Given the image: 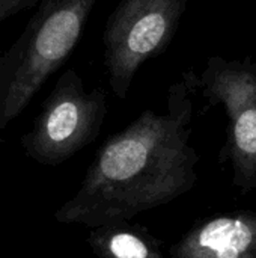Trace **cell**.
Returning a JSON list of instances; mask_svg holds the SVG:
<instances>
[{"label": "cell", "instance_id": "cell-1", "mask_svg": "<svg viewBox=\"0 0 256 258\" xmlns=\"http://www.w3.org/2000/svg\"><path fill=\"white\" fill-rule=\"evenodd\" d=\"M192 113L189 82L174 83L164 113L143 110L103 144L77 194L54 219L95 228L131 221L187 194L198 163L190 145Z\"/></svg>", "mask_w": 256, "mask_h": 258}, {"label": "cell", "instance_id": "cell-2", "mask_svg": "<svg viewBox=\"0 0 256 258\" xmlns=\"http://www.w3.org/2000/svg\"><path fill=\"white\" fill-rule=\"evenodd\" d=\"M97 0H39L35 14L0 56V130L29 106L81 38Z\"/></svg>", "mask_w": 256, "mask_h": 258}, {"label": "cell", "instance_id": "cell-3", "mask_svg": "<svg viewBox=\"0 0 256 258\" xmlns=\"http://www.w3.org/2000/svg\"><path fill=\"white\" fill-rule=\"evenodd\" d=\"M106 115L104 91H86L78 73L66 70L42 103L32 128L23 135L21 145L41 165L63 163L98 138Z\"/></svg>", "mask_w": 256, "mask_h": 258}, {"label": "cell", "instance_id": "cell-4", "mask_svg": "<svg viewBox=\"0 0 256 258\" xmlns=\"http://www.w3.org/2000/svg\"><path fill=\"white\" fill-rule=\"evenodd\" d=\"M187 0H121L104 29V65L110 88L125 98L139 68L170 44Z\"/></svg>", "mask_w": 256, "mask_h": 258}, {"label": "cell", "instance_id": "cell-5", "mask_svg": "<svg viewBox=\"0 0 256 258\" xmlns=\"http://www.w3.org/2000/svg\"><path fill=\"white\" fill-rule=\"evenodd\" d=\"M198 85L210 104L226 110L234 184L246 194L256 187V63L210 57Z\"/></svg>", "mask_w": 256, "mask_h": 258}, {"label": "cell", "instance_id": "cell-6", "mask_svg": "<svg viewBox=\"0 0 256 258\" xmlns=\"http://www.w3.org/2000/svg\"><path fill=\"white\" fill-rule=\"evenodd\" d=\"M172 258H256V215L210 219L170 249Z\"/></svg>", "mask_w": 256, "mask_h": 258}, {"label": "cell", "instance_id": "cell-7", "mask_svg": "<svg viewBox=\"0 0 256 258\" xmlns=\"http://www.w3.org/2000/svg\"><path fill=\"white\" fill-rule=\"evenodd\" d=\"M88 243L97 258H164L157 239L130 221L92 228Z\"/></svg>", "mask_w": 256, "mask_h": 258}, {"label": "cell", "instance_id": "cell-8", "mask_svg": "<svg viewBox=\"0 0 256 258\" xmlns=\"http://www.w3.org/2000/svg\"><path fill=\"white\" fill-rule=\"evenodd\" d=\"M39 0H0V26L12 15L36 5Z\"/></svg>", "mask_w": 256, "mask_h": 258}]
</instances>
